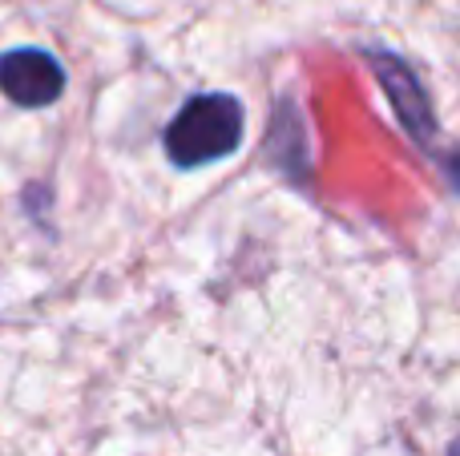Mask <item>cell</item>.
<instances>
[{
	"label": "cell",
	"mask_w": 460,
	"mask_h": 456,
	"mask_svg": "<svg viewBox=\"0 0 460 456\" xmlns=\"http://www.w3.org/2000/svg\"><path fill=\"white\" fill-rule=\"evenodd\" d=\"M243 105L230 93H199L182 105L166 129V153L174 166L194 170L218 162L243 142Z\"/></svg>",
	"instance_id": "cell-1"
},
{
	"label": "cell",
	"mask_w": 460,
	"mask_h": 456,
	"mask_svg": "<svg viewBox=\"0 0 460 456\" xmlns=\"http://www.w3.org/2000/svg\"><path fill=\"white\" fill-rule=\"evenodd\" d=\"M0 89L8 101L24 105V110H45L61 97L65 73L40 48H16V53L0 57Z\"/></svg>",
	"instance_id": "cell-2"
},
{
	"label": "cell",
	"mask_w": 460,
	"mask_h": 456,
	"mask_svg": "<svg viewBox=\"0 0 460 456\" xmlns=\"http://www.w3.org/2000/svg\"><path fill=\"white\" fill-rule=\"evenodd\" d=\"M372 61H376V73H380L384 89H388L392 105H396L400 121L412 129L416 142L429 145V137H437V118H432V105H429V97H424L420 81L412 77V69H408L400 57L372 53Z\"/></svg>",
	"instance_id": "cell-3"
},
{
	"label": "cell",
	"mask_w": 460,
	"mask_h": 456,
	"mask_svg": "<svg viewBox=\"0 0 460 456\" xmlns=\"http://www.w3.org/2000/svg\"><path fill=\"white\" fill-rule=\"evenodd\" d=\"M445 174H448V182H453V190L460 194V150H453L445 158Z\"/></svg>",
	"instance_id": "cell-4"
},
{
	"label": "cell",
	"mask_w": 460,
	"mask_h": 456,
	"mask_svg": "<svg viewBox=\"0 0 460 456\" xmlns=\"http://www.w3.org/2000/svg\"><path fill=\"white\" fill-rule=\"evenodd\" d=\"M453 456H460V444H456V449H453Z\"/></svg>",
	"instance_id": "cell-5"
}]
</instances>
